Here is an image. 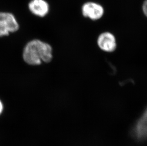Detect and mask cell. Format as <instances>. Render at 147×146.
Here are the masks:
<instances>
[{
  "mask_svg": "<svg viewBox=\"0 0 147 146\" xmlns=\"http://www.w3.org/2000/svg\"><path fill=\"white\" fill-rule=\"evenodd\" d=\"M98 45L101 50L111 52L116 48V40L114 35L109 32H104L98 36Z\"/></svg>",
  "mask_w": 147,
  "mask_h": 146,
  "instance_id": "cell-4",
  "label": "cell"
},
{
  "mask_svg": "<svg viewBox=\"0 0 147 146\" xmlns=\"http://www.w3.org/2000/svg\"><path fill=\"white\" fill-rule=\"evenodd\" d=\"M19 24L15 17L9 13H0V37L8 36L9 32L16 31Z\"/></svg>",
  "mask_w": 147,
  "mask_h": 146,
  "instance_id": "cell-2",
  "label": "cell"
},
{
  "mask_svg": "<svg viewBox=\"0 0 147 146\" xmlns=\"http://www.w3.org/2000/svg\"><path fill=\"white\" fill-rule=\"evenodd\" d=\"M82 13L85 17L93 21H96L102 17L104 15V9L102 6L98 3L88 1L82 6Z\"/></svg>",
  "mask_w": 147,
  "mask_h": 146,
  "instance_id": "cell-3",
  "label": "cell"
},
{
  "mask_svg": "<svg viewBox=\"0 0 147 146\" xmlns=\"http://www.w3.org/2000/svg\"><path fill=\"white\" fill-rule=\"evenodd\" d=\"M3 106L1 102L0 101V114L1 113V112L3 111Z\"/></svg>",
  "mask_w": 147,
  "mask_h": 146,
  "instance_id": "cell-8",
  "label": "cell"
},
{
  "mask_svg": "<svg viewBox=\"0 0 147 146\" xmlns=\"http://www.w3.org/2000/svg\"><path fill=\"white\" fill-rule=\"evenodd\" d=\"M142 10L144 14L147 17V0H145L143 2L142 6Z\"/></svg>",
  "mask_w": 147,
  "mask_h": 146,
  "instance_id": "cell-7",
  "label": "cell"
},
{
  "mask_svg": "<svg viewBox=\"0 0 147 146\" xmlns=\"http://www.w3.org/2000/svg\"><path fill=\"white\" fill-rule=\"evenodd\" d=\"M30 11L34 15L44 17L49 11V5L45 0H32L29 4Z\"/></svg>",
  "mask_w": 147,
  "mask_h": 146,
  "instance_id": "cell-6",
  "label": "cell"
},
{
  "mask_svg": "<svg viewBox=\"0 0 147 146\" xmlns=\"http://www.w3.org/2000/svg\"><path fill=\"white\" fill-rule=\"evenodd\" d=\"M23 57L29 65H40L42 62L48 63L53 58L52 48L49 44L40 40H32L26 46Z\"/></svg>",
  "mask_w": 147,
  "mask_h": 146,
  "instance_id": "cell-1",
  "label": "cell"
},
{
  "mask_svg": "<svg viewBox=\"0 0 147 146\" xmlns=\"http://www.w3.org/2000/svg\"><path fill=\"white\" fill-rule=\"evenodd\" d=\"M133 135L137 139H143L147 138V108L135 126Z\"/></svg>",
  "mask_w": 147,
  "mask_h": 146,
  "instance_id": "cell-5",
  "label": "cell"
}]
</instances>
